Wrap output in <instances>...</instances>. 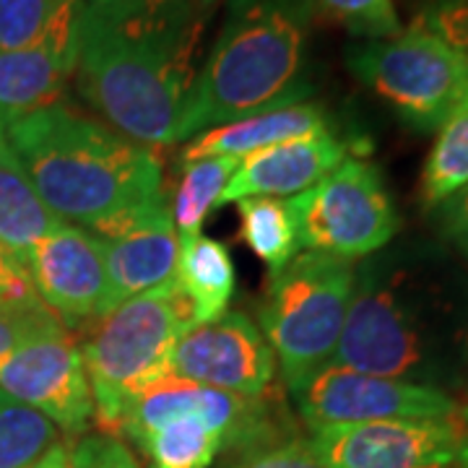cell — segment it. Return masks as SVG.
<instances>
[{
    "mask_svg": "<svg viewBox=\"0 0 468 468\" xmlns=\"http://www.w3.org/2000/svg\"><path fill=\"white\" fill-rule=\"evenodd\" d=\"M237 167L239 159L234 156H203V159L183 162V175L169 206L180 239L201 234L203 221L211 214V208L221 206V196Z\"/></svg>",
    "mask_w": 468,
    "mask_h": 468,
    "instance_id": "ffe728a7",
    "label": "cell"
},
{
    "mask_svg": "<svg viewBox=\"0 0 468 468\" xmlns=\"http://www.w3.org/2000/svg\"><path fill=\"white\" fill-rule=\"evenodd\" d=\"M338 367L445 390L468 372V282L421 252L369 255L354 268Z\"/></svg>",
    "mask_w": 468,
    "mask_h": 468,
    "instance_id": "7a4b0ae2",
    "label": "cell"
},
{
    "mask_svg": "<svg viewBox=\"0 0 468 468\" xmlns=\"http://www.w3.org/2000/svg\"><path fill=\"white\" fill-rule=\"evenodd\" d=\"M346 63L419 133H437L468 97V55L419 27L354 45Z\"/></svg>",
    "mask_w": 468,
    "mask_h": 468,
    "instance_id": "52a82bcc",
    "label": "cell"
},
{
    "mask_svg": "<svg viewBox=\"0 0 468 468\" xmlns=\"http://www.w3.org/2000/svg\"><path fill=\"white\" fill-rule=\"evenodd\" d=\"M175 282L183 286L187 300L193 302L198 325L221 318L232 302L237 284L232 255L218 239L206 234L183 237Z\"/></svg>",
    "mask_w": 468,
    "mask_h": 468,
    "instance_id": "d6986e66",
    "label": "cell"
},
{
    "mask_svg": "<svg viewBox=\"0 0 468 468\" xmlns=\"http://www.w3.org/2000/svg\"><path fill=\"white\" fill-rule=\"evenodd\" d=\"M0 307H21V310L45 307L34 292L24 263L3 242H0Z\"/></svg>",
    "mask_w": 468,
    "mask_h": 468,
    "instance_id": "f1b7e54d",
    "label": "cell"
},
{
    "mask_svg": "<svg viewBox=\"0 0 468 468\" xmlns=\"http://www.w3.org/2000/svg\"><path fill=\"white\" fill-rule=\"evenodd\" d=\"M286 203L302 250L351 263L388 248L401 224L380 169L359 156H346L331 175Z\"/></svg>",
    "mask_w": 468,
    "mask_h": 468,
    "instance_id": "ba28073f",
    "label": "cell"
},
{
    "mask_svg": "<svg viewBox=\"0 0 468 468\" xmlns=\"http://www.w3.org/2000/svg\"><path fill=\"white\" fill-rule=\"evenodd\" d=\"M24 266L37 297L68 331L112 310L101 242L79 224L58 221L29 250Z\"/></svg>",
    "mask_w": 468,
    "mask_h": 468,
    "instance_id": "7c38bea8",
    "label": "cell"
},
{
    "mask_svg": "<svg viewBox=\"0 0 468 468\" xmlns=\"http://www.w3.org/2000/svg\"><path fill=\"white\" fill-rule=\"evenodd\" d=\"M331 120L318 104H289L276 107L258 115L242 117L214 131L196 135L183 149V162L203 159V156H234L245 159L255 151L271 149L286 141L310 138V135L331 133Z\"/></svg>",
    "mask_w": 468,
    "mask_h": 468,
    "instance_id": "e0dca14e",
    "label": "cell"
},
{
    "mask_svg": "<svg viewBox=\"0 0 468 468\" xmlns=\"http://www.w3.org/2000/svg\"><path fill=\"white\" fill-rule=\"evenodd\" d=\"M5 133L34 193L63 221L91 227L165 196L156 151L66 101L5 122Z\"/></svg>",
    "mask_w": 468,
    "mask_h": 468,
    "instance_id": "3957f363",
    "label": "cell"
},
{
    "mask_svg": "<svg viewBox=\"0 0 468 468\" xmlns=\"http://www.w3.org/2000/svg\"><path fill=\"white\" fill-rule=\"evenodd\" d=\"M442 206H445V232L455 242V248L468 258V185Z\"/></svg>",
    "mask_w": 468,
    "mask_h": 468,
    "instance_id": "4dcf8cb0",
    "label": "cell"
},
{
    "mask_svg": "<svg viewBox=\"0 0 468 468\" xmlns=\"http://www.w3.org/2000/svg\"><path fill=\"white\" fill-rule=\"evenodd\" d=\"M239 211V237L258 261H263L271 273L282 271L300 255L297 224L284 198H242Z\"/></svg>",
    "mask_w": 468,
    "mask_h": 468,
    "instance_id": "44dd1931",
    "label": "cell"
},
{
    "mask_svg": "<svg viewBox=\"0 0 468 468\" xmlns=\"http://www.w3.org/2000/svg\"><path fill=\"white\" fill-rule=\"evenodd\" d=\"M58 221L63 218L55 217L34 193L0 117V242L24 263L29 250Z\"/></svg>",
    "mask_w": 468,
    "mask_h": 468,
    "instance_id": "ac0fdd59",
    "label": "cell"
},
{
    "mask_svg": "<svg viewBox=\"0 0 468 468\" xmlns=\"http://www.w3.org/2000/svg\"><path fill=\"white\" fill-rule=\"evenodd\" d=\"M0 390L45 414L68 437H81L94 421L81 344L68 328L11 354L0 365Z\"/></svg>",
    "mask_w": 468,
    "mask_h": 468,
    "instance_id": "8fae6325",
    "label": "cell"
},
{
    "mask_svg": "<svg viewBox=\"0 0 468 468\" xmlns=\"http://www.w3.org/2000/svg\"><path fill=\"white\" fill-rule=\"evenodd\" d=\"M313 0H229L214 48L198 68L175 144L242 117L300 104Z\"/></svg>",
    "mask_w": 468,
    "mask_h": 468,
    "instance_id": "277c9868",
    "label": "cell"
},
{
    "mask_svg": "<svg viewBox=\"0 0 468 468\" xmlns=\"http://www.w3.org/2000/svg\"><path fill=\"white\" fill-rule=\"evenodd\" d=\"M32 468H138V463L122 440L100 432L55 445Z\"/></svg>",
    "mask_w": 468,
    "mask_h": 468,
    "instance_id": "cb8c5ba5",
    "label": "cell"
},
{
    "mask_svg": "<svg viewBox=\"0 0 468 468\" xmlns=\"http://www.w3.org/2000/svg\"><path fill=\"white\" fill-rule=\"evenodd\" d=\"M414 27L440 37L451 48L468 55V0H432Z\"/></svg>",
    "mask_w": 468,
    "mask_h": 468,
    "instance_id": "83f0119b",
    "label": "cell"
},
{
    "mask_svg": "<svg viewBox=\"0 0 468 468\" xmlns=\"http://www.w3.org/2000/svg\"><path fill=\"white\" fill-rule=\"evenodd\" d=\"M325 468H468V409L440 419L310 427Z\"/></svg>",
    "mask_w": 468,
    "mask_h": 468,
    "instance_id": "9c48e42d",
    "label": "cell"
},
{
    "mask_svg": "<svg viewBox=\"0 0 468 468\" xmlns=\"http://www.w3.org/2000/svg\"><path fill=\"white\" fill-rule=\"evenodd\" d=\"M294 396L307 427L367 424L390 419H440L461 411L448 390L328 365Z\"/></svg>",
    "mask_w": 468,
    "mask_h": 468,
    "instance_id": "30bf717a",
    "label": "cell"
},
{
    "mask_svg": "<svg viewBox=\"0 0 468 468\" xmlns=\"http://www.w3.org/2000/svg\"><path fill=\"white\" fill-rule=\"evenodd\" d=\"M349 156V146L331 133L286 141L239 159V167L227 185L221 206L242 198H294L320 183Z\"/></svg>",
    "mask_w": 468,
    "mask_h": 468,
    "instance_id": "2e32d148",
    "label": "cell"
},
{
    "mask_svg": "<svg viewBox=\"0 0 468 468\" xmlns=\"http://www.w3.org/2000/svg\"><path fill=\"white\" fill-rule=\"evenodd\" d=\"M354 263L323 252H300L271 273L258 304V328L266 335L289 393L334 362L346 323Z\"/></svg>",
    "mask_w": 468,
    "mask_h": 468,
    "instance_id": "8992f818",
    "label": "cell"
},
{
    "mask_svg": "<svg viewBox=\"0 0 468 468\" xmlns=\"http://www.w3.org/2000/svg\"><path fill=\"white\" fill-rule=\"evenodd\" d=\"M84 0H55L45 27L27 48L0 55V117L11 122L60 101L79 63Z\"/></svg>",
    "mask_w": 468,
    "mask_h": 468,
    "instance_id": "9a60e30c",
    "label": "cell"
},
{
    "mask_svg": "<svg viewBox=\"0 0 468 468\" xmlns=\"http://www.w3.org/2000/svg\"><path fill=\"white\" fill-rule=\"evenodd\" d=\"M313 5L365 39H388L403 32L393 0H313Z\"/></svg>",
    "mask_w": 468,
    "mask_h": 468,
    "instance_id": "d4e9b609",
    "label": "cell"
},
{
    "mask_svg": "<svg viewBox=\"0 0 468 468\" xmlns=\"http://www.w3.org/2000/svg\"><path fill=\"white\" fill-rule=\"evenodd\" d=\"M214 0H84L76 86L117 133L175 144Z\"/></svg>",
    "mask_w": 468,
    "mask_h": 468,
    "instance_id": "6da1fadb",
    "label": "cell"
},
{
    "mask_svg": "<svg viewBox=\"0 0 468 468\" xmlns=\"http://www.w3.org/2000/svg\"><path fill=\"white\" fill-rule=\"evenodd\" d=\"M245 468H325L318 455L307 445V440H289L268 451L252 455Z\"/></svg>",
    "mask_w": 468,
    "mask_h": 468,
    "instance_id": "f546056e",
    "label": "cell"
},
{
    "mask_svg": "<svg viewBox=\"0 0 468 468\" xmlns=\"http://www.w3.org/2000/svg\"><path fill=\"white\" fill-rule=\"evenodd\" d=\"M84 229L101 242L112 310L175 279L180 234L175 229L165 196L101 218Z\"/></svg>",
    "mask_w": 468,
    "mask_h": 468,
    "instance_id": "5bb4252c",
    "label": "cell"
},
{
    "mask_svg": "<svg viewBox=\"0 0 468 468\" xmlns=\"http://www.w3.org/2000/svg\"><path fill=\"white\" fill-rule=\"evenodd\" d=\"M66 325L52 315L48 307L39 310H21V307H0V365L16 354L21 346L37 338L58 334Z\"/></svg>",
    "mask_w": 468,
    "mask_h": 468,
    "instance_id": "484cf974",
    "label": "cell"
},
{
    "mask_svg": "<svg viewBox=\"0 0 468 468\" xmlns=\"http://www.w3.org/2000/svg\"><path fill=\"white\" fill-rule=\"evenodd\" d=\"M468 185V97L437 131L435 146L424 162L421 198L427 206H442Z\"/></svg>",
    "mask_w": 468,
    "mask_h": 468,
    "instance_id": "7402d4cb",
    "label": "cell"
},
{
    "mask_svg": "<svg viewBox=\"0 0 468 468\" xmlns=\"http://www.w3.org/2000/svg\"><path fill=\"white\" fill-rule=\"evenodd\" d=\"M196 325L193 302L175 279L125 300L86 325L81 354L94 399V421L104 435H115L125 403L169 375L172 349Z\"/></svg>",
    "mask_w": 468,
    "mask_h": 468,
    "instance_id": "5b68a950",
    "label": "cell"
},
{
    "mask_svg": "<svg viewBox=\"0 0 468 468\" xmlns=\"http://www.w3.org/2000/svg\"><path fill=\"white\" fill-rule=\"evenodd\" d=\"M169 375L234 396L263 399L276 378V356L248 315L224 313L177 341Z\"/></svg>",
    "mask_w": 468,
    "mask_h": 468,
    "instance_id": "4fadbf2b",
    "label": "cell"
},
{
    "mask_svg": "<svg viewBox=\"0 0 468 468\" xmlns=\"http://www.w3.org/2000/svg\"><path fill=\"white\" fill-rule=\"evenodd\" d=\"M55 0H0V55L27 48L50 16Z\"/></svg>",
    "mask_w": 468,
    "mask_h": 468,
    "instance_id": "4316f807",
    "label": "cell"
},
{
    "mask_svg": "<svg viewBox=\"0 0 468 468\" xmlns=\"http://www.w3.org/2000/svg\"><path fill=\"white\" fill-rule=\"evenodd\" d=\"M60 442L50 419L0 390V468H32Z\"/></svg>",
    "mask_w": 468,
    "mask_h": 468,
    "instance_id": "603a6c76",
    "label": "cell"
}]
</instances>
